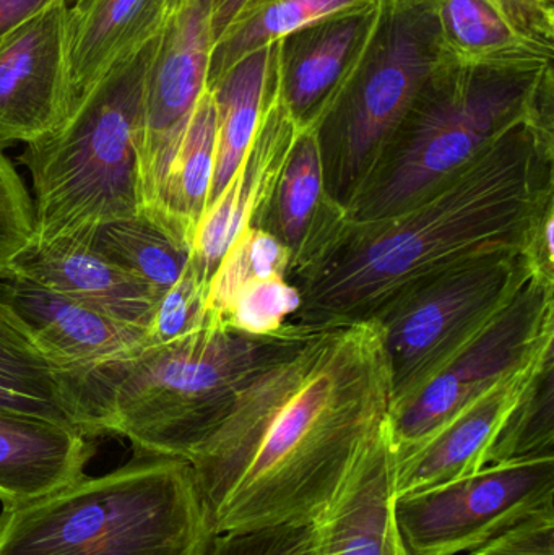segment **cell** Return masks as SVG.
<instances>
[{
	"mask_svg": "<svg viewBox=\"0 0 554 555\" xmlns=\"http://www.w3.org/2000/svg\"><path fill=\"white\" fill-rule=\"evenodd\" d=\"M91 439L74 427L0 413V502L20 504L85 476Z\"/></svg>",
	"mask_w": 554,
	"mask_h": 555,
	"instance_id": "44dd1931",
	"label": "cell"
},
{
	"mask_svg": "<svg viewBox=\"0 0 554 555\" xmlns=\"http://www.w3.org/2000/svg\"><path fill=\"white\" fill-rule=\"evenodd\" d=\"M554 204L553 113L523 120L405 210L345 224L292 281V325L370 322L433 278L475 260L529 253Z\"/></svg>",
	"mask_w": 554,
	"mask_h": 555,
	"instance_id": "7a4b0ae2",
	"label": "cell"
},
{
	"mask_svg": "<svg viewBox=\"0 0 554 555\" xmlns=\"http://www.w3.org/2000/svg\"><path fill=\"white\" fill-rule=\"evenodd\" d=\"M550 505L554 456H537L493 463L458 481L394 498L392 520L403 554L458 555Z\"/></svg>",
	"mask_w": 554,
	"mask_h": 555,
	"instance_id": "30bf717a",
	"label": "cell"
},
{
	"mask_svg": "<svg viewBox=\"0 0 554 555\" xmlns=\"http://www.w3.org/2000/svg\"><path fill=\"white\" fill-rule=\"evenodd\" d=\"M377 2L379 0H253L223 38L215 42L208 85L241 59L266 46L324 20L371 9Z\"/></svg>",
	"mask_w": 554,
	"mask_h": 555,
	"instance_id": "4316f807",
	"label": "cell"
},
{
	"mask_svg": "<svg viewBox=\"0 0 554 555\" xmlns=\"http://www.w3.org/2000/svg\"><path fill=\"white\" fill-rule=\"evenodd\" d=\"M168 12L163 0H70L72 104L127 51L156 35Z\"/></svg>",
	"mask_w": 554,
	"mask_h": 555,
	"instance_id": "7402d4cb",
	"label": "cell"
},
{
	"mask_svg": "<svg viewBox=\"0 0 554 555\" xmlns=\"http://www.w3.org/2000/svg\"><path fill=\"white\" fill-rule=\"evenodd\" d=\"M217 152V111L205 91L166 168L155 204L145 214L158 218L192 244L202 215L207 210Z\"/></svg>",
	"mask_w": 554,
	"mask_h": 555,
	"instance_id": "d4e9b609",
	"label": "cell"
},
{
	"mask_svg": "<svg viewBox=\"0 0 554 555\" xmlns=\"http://www.w3.org/2000/svg\"><path fill=\"white\" fill-rule=\"evenodd\" d=\"M301 307V293L286 276L254 281L237 291L218 319L237 332L254 336L279 333Z\"/></svg>",
	"mask_w": 554,
	"mask_h": 555,
	"instance_id": "f1b7e54d",
	"label": "cell"
},
{
	"mask_svg": "<svg viewBox=\"0 0 554 555\" xmlns=\"http://www.w3.org/2000/svg\"><path fill=\"white\" fill-rule=\"evenodd\" d=\"M553 113V67L494 72L448 64L400 126L347 223L386 220L474 162L523 120Z\"/></svg>",
	"mask_w": 554,
	"mask_h": 555,
	"instance_id": "8992f818",
	"label": "cell"
},
{
	"mask_svg": "<svg viewBox=\"0 0 554 555\" xmlns=\"http://www.w3.org/2000/svg\"><path fill=\"white\" fill-rule=\"evenodd\" d=\"M308 525L217 534L207 555H301Z\"/></svg>",
	"mask_w": 554,
	"mask_h": 555,
	"instance_id": "1f68e13d",
	"label": "cell"
},
{
	"mask_svg": "<svg viewBox=\"0 0 554 555\" xmlns=\"http://www.w3.org/2000/svg\"><path fill=\"white\" fill-rule=\"evenodd\" d=\"M215 533L188 460L133 456L0 512V555H207Z\"/></svg>",
	"mask_w": 554,
	"mask_h": 555,
	"instance_id": "3957f363",
	"label": "cell"
},
{
	"mask_svg": "<svg viewBox=\"0 0 554 555\" xmlns=\"http://www.w3.org/2000/svg\"><path fill=\"white\" fill-rule=\"evenodd\" d=\"M0 413L49 421L81 433L80 403L74 387L49 361L28 325L3 300H0Z\"/></svg>",
	"mask_w": 554,
	"mask_h": 555,
	"instance_id": "603a6c76",
	"label": "cell"
},
{
	"mask_svg": "<svg viewBox=\"0 0 554 555\" xmlns=\"http://www.w3.org/2000/svg\"><path fill=\"white\" fill-rule=\"evenodd\" d=\"M554 276L532 266L510 302L390 414L396 459L431 439L494 385L553 351Z\"/></svg>",
	"mask_w": 554,
	"mask_h": 555,
	"instance_id": "9c48e42d",
	"label": "cell"
},
{
	"mask_svg": "<svg viewBox=\"0 0 554 555\" xmlns=\"http://www.w3.org/2000/svg\"><path fill=\"white\" fill-rule=\"evenodd\" d=\"M439 41L455 67L540 72L553 67L554 9L530 0H435Z\"/></svg>",
	"mask_w": 554,
	"mask_h": 555,
	"instance_id": "5bb4252c",
	"label": "cell"
},
{
	"mask_svg": "<svg viewBox=\"0 0 554 555\" xmlns=\"http://www.w3.org/2000/svg\"><path fill=\"white\" fill-rule=\"evenodd\" d=\"M90 234L31 247L10 270L109 319L146 330L158 297L98 250Z\"/></svg>",
	"mask_w": 554,
	"mask_h": 555,
	"instance_id": "d6986e66",
	"label": "cell"
},
{
	"mask_svg": "<svg viewBox=\"0 0 554 555\" xmlns=\"http://www.w3.org/2000/svg\"><path fill=\"white\" fill-rule=\"evenodd\" d=\"M530 2L540 3V5L550 7V9H554V0H530Z\"/></svg>",
	"mask_w": 554,
	"mask_h": 555,
	"instance_id": "d590c367",
	"label": "cell"
},
{
	"mask_svg": "<svg viewBox=\"0 0 554 555\" xmlns=\"http://www.w3.org/2000/svg\"><path fill=\"white\" fill-rule=\"evenodd\" d=\"M68 2L48 0L0 36V145L38 142L70 113Z\"/></svg>",
	"mask_w": 554,
	"mask_h": 555,
	"instance_id": "4fadbf2b",
	"label": "cell"
},
{
	"mask_svg": "<svg viewBox=\"0 0 554 555\" xmlns=\"http://www.w3.org/2000/svg\"><path fill=\"white\" fill-rule=\"evenodd\" d=\"M301 130L276 90L273 67L272 88L253 143L224 191L202 215L195 230L191 263L207 287L234 241L247 228L259 227Z\"/></svg>",
	"mask_w": 554,
	"mask_h": 555,
	"instance_id": "2e32d148",
	"label": "cell"
},
{
	"mask_svg": "<svg viewBox=\"0 0 554 555\" xmlns=\"http://www.w3.org/2000/svg\"><path fill=\"white\" fill-rule=\"evenodd\" d=\"M446 61L435 0H383L357 68L314 127L325 192L347 214Z\"/></svg>",
	"mask_w": 554,
	"mask_h": 555,
	"instance_id": "52a82bcc",
	"label": "cell"
},
{
	"mask_svg": "<svg viewBox=\"0 0 554 555\" xmlns=\"http://www.w3.org/2000/svg\"><path fill=\"white\" fill-rule=\"evenodd\" d=\"M532 266L527 254L475 260L426 281L374 319L389 362L392 411L510 302Z\"/></svg>",
	"mask_w": 554,
	"mask_h": 555,
	"instance_id": "ba28073f",
	"label": "cell"
},
{
	"mask_svg": "<svg viewBox=\"0 0 554 555\" xmlns=\"http://www.w3.org/2000/svg\"><path fill=\"white\" fill-rule=\"evenodd\" d=\"M250 2L253 0H214L211 2V31H214L215 42L223 38L224 33L243 15Z\"/></svg>",
	"mask_w": 554,
	"mask_h": 555,
	"instance_id": "836d02e7",
	"label": "cell"
},
{
	"mask_svg": "<svg viewBox=\"0 0 554 555\" xmlns=\"http://www.w3.org/2000/svg\"><path fill=\"white\" fill-rule=\"evenodd\" d=\"M285 335L286 325L275 335H247L207 313L195 332L145 346L104 380L98 436L124 437L136 456L191 459Z\"/></svg>",
	"mask_w": 554,
	"mask_h": 555,
	"instance_id": "5b68a950",
	"label": "cell"
},
{
	"mask_svg": "<svg viewBox=\"0 0 554 555\" xmlns=\"http://www.w3.org/2000/svg\"><path fill=\"white\" fill-rule=\"evenodd\" d=\"M392 378L374 320L286 323L188 460L215 537L311 524L390 427Z\"/></svg>",
	"mask_w": 554,
	"mask_h": 555,
	"instance_id": "6da1fadb",
	"label": "cell"
},
{
	"mask_svg": "<svg viewBox=\"0 0 554 555\" xmlns=\"http://www.w3.org/2000/svg\"><path fill=\"white\" fill-rule=\"evenodd\" d=\"M383 0L299 29L276 42L275 85L299 129H314L373 38Z\"/></svg>",
	"mask_w": 554,
	"mask_h": 555,
	"instance_id": "e0dca14e",
	"label": "cell"
},
{
	"mask_svg": "<svg viewBox=\"0 0 554 555\" xmlns=\"http://www.w3.org/2000/svg\"><path fill=\"white\" fill-rule=\"evenodd\" d=\"M471 555H554V505L524 518Z\"/></svg>",
	"mask_w": 554,
	"mask_h": 555,
	"instance_id": "d6a6232c",
	"label": "cell"
},
{
	"mask_svg": "<svg viewBox=\"0 0 554 555\" xmlns=\"http://www.w3.org/2000/svg\"><path fill=\"white\" fill-rule=\"evenodd\" d=\"M288 249L262 228H247L224 254L207 287V313L220 317L237 291L272 276L288 280Z\"/></svg>",
	"mask_w": 554,
	"mask_h": 555,
	"instance_id": "83f0119b",
	"label": "cell"
},
{
	"mask_svg": "<svg viewBox=\"0 0 554 555\" xmlns=\"http://www.w3.org/2000/svg\"><path fill=\"white\" fill-rule=\"evenodd\" d=\"M48 0H0V36L44 5Z\"/></svg>",
	"mask_w": 554,
	"mask_h": 555,
	"instance_id": "e575fe53",
	"label": "cell"
},
{
	"mask_svg": "<svg viewBox=\"0 0 554 555\" xmlns=\"http://www.w3.org/2000/svg\"><path fill=\"white\" fill-rule=\"evenodd\" d=\"M553 351L546 352L504 378L418 449L396 459V498L418 494L485 468L511 417L553 371Z\"/></svg>",
	"mask_w": 554,
	"mask_h": 555,
	"instance_id": "9a60e30c",
	"label": "cell"
},
{
	"mask_svg": "<svg viewBox=\"0 0 554 555\" xmlns=\"http://www.w3.org/2000/svg\"><path fill=\"white\" fill-rule=\"evenodd\" d=\"M347 224L328 198L314 129L299 132L259 227L288 249V281L309 269Z\"/></svg>",
	"mask_w": 554,
	"mask_h": 555,
	"instance_id": "ffe728a7",
	"label": "cell"
},
{
	"mask_svg": "<svg viewBox=\"0 0 554 555\" xmlns=\"http://www.w3.org/2000/svg\"><path fill=\"white\" fill-rule=\"evenodd\" d=\"M0 300L28 325L49 361L67 378L78 397L81 430L96 439L98 398L114 369L145 348V330L33 283L9 270L0 276Z\"/></svg>",
	"mask_w": 554,
	"mask_h": 555,
	"instance_id": "8fae6325",
	"label": "cell"
},
{
	"mask_svg": "<svg viewBox=\"0 0 554 555\" xmlns=\"http://www.w3.org/2000/svg\"><path fill=\"white\" fill-rule=\"evenodd\" d=\"M90 236L98 250L145 284L158 299L184 275L192 259V244L145 211L101 224Z\"/></svg>",
	"mask_w": 554,
	"mask_h": 555,
	"instance_id": "484cf974",
	"label": "cell"
},
{
	"mask_svg": "<svg viewBox=\"0 0 554 555\" xmlns=\"http://www.w3.org/2000/svg\"><path fill=\"white\" fill-rule=\"evenodd\" d=\"M403 555H405V554H403Z\"/></svg>",
	"mask_w": 554,
	"mask_h": 555,
	"instance_id": "74e56055",
	"label": "cell"
},
{
	"mask_svg": "<svg viewBox=\"0 0 554 555\" xmlns=\"http://www.w3.org/2000/svg\"><path fill=\"white\" fill-rule=\"evenodd\" d=\"M214 0H179L163 23L143 91L140 171L143 201L155 204L166 168L202 94L207 91Z\"/></svg>",
	"mask_w": 554,
	"mask_h": 555,
	"instance_id": "7c38bea8",
	"label": "cell"
},
{
	"mask_svg": "<svg viewBox=\"0 0 554 555\" xmlns=\"http://www.w3.org/2000/svg\"><path fill=\"white\" fill-rule=\"evenodd\" d=\"M396 452L389 427L308 525L301 555H403L392 520Z\"/></svg>",
	"mask_w": 554,
	"mask_h": 555,
	"instance_id": "ac0fdd59",
	"label": "cell"
},
{
	"mask_svg": "<svg viewBox=\"0 0 554 555\" xmlns=\"http://www.w3.org/2000/svg\"><path fill=\"white\" fill-rule=\"evenodd\" d=\"M178 2H179V0H163V3H165L166 9H168V10H171L172 7H175L176 3H178Z\"/></svg>",
	"mask_w": 554,
	"mask_h": 555,
	"instance_id": "8d00e7d4",
	"label": "cell"
},
{
	"mask_svg": "<svg viewBox=\"0 0 554 555\" xmlns=\"http://www.w3.org/2000/svg\"><path fill=\"white\" fill-rule=\"evenodd\" d=\"M207 320V284L198 278L192 263L175 286L158 302L145 330V346L175 341L201 328Z\"/></svg>",
	"mask_w": 554,
	"mask_h": 555,
	"instance_id": "f546056e",
	"label": "cell"
},
{
	"mask_svg": "<svg viewBox=\"0 0 554 555\" xmlns=\"http://www.w3.org/2000/svg\"><path fill=\"white\" fill-rule=\"evenodd\" d=\"M31 195L0 145V276L35 246Z\"/></svg>",
	"mask_w": 554,
	"mask_h": 555,
	"instance_id": "4dcf8cb0",
	"label": "cell"
},
{
	"mask_svg": "<svg viewBox=\"0 0 554 555\" xmlns=\"http://www.w3.org/2000/svg\"><path fill=\"white\" fill-rule=\"evenodd\" d=\"M275 52L276 42L266 46L208 85L217 111V152L208 205L224 191L253 143L272 88Z\"/></svg>",
	"mask_w": 554,
	"mask_h": 555,
	"instance_id": "cb8c5ba5",
	"label": "cell"
},
{
	"mask_svg": "<svg viewBox=\"0 0 554 555\" xmlns=\"http://www.w3.org/2000/svg\"><path fill=\"white\" fill-rule=\"evenodd\" d=\"M159 31L114 62L57 129L25 145L20 162L31 178L33 247L139 217L145 208L140 126Z\"/></svg>",
	"mask_w": 554,
	"mask_h": 555,
	"instance_id": "277c9868",
	"label": "cell"
}]
</instances>
